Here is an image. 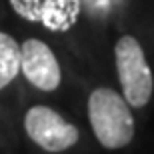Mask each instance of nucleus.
<instances>
[{"label": "nucleus", "mask_w": 154, "mask_h": 154, "mask_svg": "<svg viewBox=\"0 0 154 154\" xmlns=\"http://www.w3.org/2000/svg\"><path fill=\"white\" fill-rule=\"evenodd\" d=\"M88 120L100 146L124 148L134 138V116L122 94L112 88H96L88 96Z\"/></svg>", "instance_id": "1"}, {"label": "nucleus", "mask_w": 154, "mask_h": 154, "mask_svg": "<svg viewBox=\"0 0 154 154\" xmlns=\"http://www.w3.org/2000/svg\"><path fill=\"white\" fill-rule=\"evenodd\" d=\"M116 74L122 86V98L130 108H144L154 92V76L146 54L134 36H120L114 46Z\"/></svg>", "instance_id": "2"}, {"label": "nucleus", "mask_w": 154, "mask_h": 154, "mask_svg": "<svg viewBox=\"0 0 154 154\" xmlns=\"http://www.w3.org/2000/svg\"><path fill=\"white\" fill-rule=\"evenodd\" d=\"M24 130L46 152H64L80 138L78 128L48 106H32L24 116Z\"/></svg>", "instance_id": "3"}, {"label": "nucleus", "mask_w": 154, "mask_h": 154, "mask_svg": "<svg viewBox=\"0 0 154 154\" xmlns=\"http://www.w3.org/2000/svg\"><path fill=\"white\" fill-rule=\"evenodd\" d=\"M12 10L28 22H38L50 32L72 30L82 12V0H8Z\"/></svg>", "instance_id": "4"}, {"label": "nucleus", "mask_w": 154, "mask_h": 154, "mask_svg": "<svg viewBox=\"0 0 154 154\" xmlns=\"http://www.w3.org/2000/svg\"><path fill=\"white\" fill-rule=\"evenodd\" d=\"M20 70L24 78L38 90L52 92L60 86L62 72L50 46L36 38H28L20 44Z\"/></svg>", "instance_id": "5"}, {"label": "nucleus", "mask_w": 154, "mask_h": 154, "mask_svg": "<svg viewBox=\"0 0 154 154\" xmlns=\"http://www.w3.org/2000/svg\"><path fill=\"white\" fill-rule=\"evenodd\" d=\"M20 72V44L6 32H0V90Z\"/></svg>", "instance_id": "6"}, {"label": "nucleus", "mask_w": 154, "mask_h": 154, "mask_svg": "<svg viewBox=\"0 0 154 154\" xmlns=\"http://www.w3.org/2000/svg\"><path fill=\"white\" fill-rule=\"evenodd\" d=\"M118 4L120 0H82V6H86L92 14H108Z\"/></svg>", "instance_id": "7"}]
</instances>
